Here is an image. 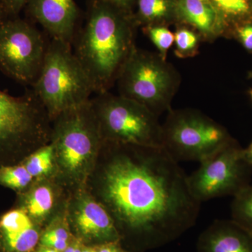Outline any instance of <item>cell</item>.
<instances>
[{"mask_svg": "<svg viewBox=\"0 0 252 252\" xmlns=\"http://www.w3.org/2000/svg\"><path fill=\"white\" fill-rule=\"evenodd\" d=\"M69 225L86 245L94 246L122 241V236L110 214L102 203L89 194L80 193L72 204Z\"/></svg>", "mask_w": 252, "mask_h": 252, "instance_id": "cell-11", "label": "cell"}, {"mask_svg": "<svg viewBox=\"0 0 252 252\" xmlns=\"http://www.w3.org/2000/svg\"><path fill=\"white\" fill-rule=\"evenodd\" d=\"M149 38L154 46L159 51L162 59L166 60L167 51L175 42V34L165 27H151L149 28Z\"/></svg>", "mask_w": 252, "mask_h": 252, "instance_id": "cell-23", "label": "cell"}, {"mask_svg": "<svg viewBox=\"0 0 252 252\" xmlns=\"http://www.w3.org/2000/svg\"><path fill=\"white\" fill-rule=\"evenodd\" d=\"M176 51L178 56H190L196 50L198 37L190 30L182 28L175 34Z\"/></svg>", "mask_w": 252, "mask_h": 252, "instance_id": "cell-24", "label": "cell"}, {"mask_svg": "<svg viewBox=\"0 0 252 252\" xmlns=\"http://www.w3.org/2000/svg\"><path fill=\"white\" fill-rule=\"evenodd\" d=\"M41 233L23 209L10 210L0 218V252H34Z\"/></svg>", "mask_w": 252, "mask_h": 252, "instance_id": "cell-13", "label": "cell"}, {"mask_svg": "<svg viewBox=\"0 0 252 252\" xmlns=\"http://www.w3.org/2000/svg\"><path fill=\"white\" fill-rule=\"evenodd\" d=\"M231 220L252 235V184L233 196Z\"/></svg>", "mask_w": 252, "mask_h": 252, "instance_id": "cell-20", "label": "cell"}, {"mask_svg": "<svg viewBox=\"0 0 252 252\" xmlns=\"http://www.w3.org/2000/svg\"><path fill=\"white\" fill-rule=\"evenodd\" d=\"M34 180H40L51 175L56 170L54 148L49 143L39 147L21 162Z\"/></svg>", "mask_w": 252, "mask_h": 252, "instance_id": "cell-18", "label": "cell"}, {"mask_svg": "<svg viewBox=\"0 0 252 252\" xmlns=\"http://www.w3.org/2000/svg\"><path fill=\"white\" fill-rule=\"evenodd\" d=\"M225 24L235 25L236 31L252 23V0H209Z\"/></svg>", "mask_w": 252, "mask_h": 252, "instance_id": "cell-17", "label": "cell"}, {"mask_svg": "<svg viewBox=\"0 0 252 252\" xmlns=\"http://www.w3.org/2000/svg\"><path fill=\"white\" fill-rule=\"evenodd\" d=\"M243 149L234 139L200 162L198 168L188 176L189 188L199 202L235 196L251 184L252 165L244 160Z\"/></svg>", "mask_w": 252, "mask_h": 252, "instance_id": "cell-10", "label": "cell"}, {"mask_svg": "<svg viewBox=\"0 0 252 252\" xmlns=\"http://www.w3.org/2000/svg\"><path fill=\"white\" fill-rule=\"evenodd\" d=\"M30 17L39 23L50 39L72 44L79 10L74 0H28Z\"/></svg>", "mask_w": 252, "mask_h": 252, "instance_id": "cell-12", "label": "cell"}, {"mask_svg": "<svg viewBox=\"0 0 252 252\" xmlns=\"http://www.w3.org/2000/svg\"><path fill=\"white\" fill-rule=\"evenodd\" d=\"M51 123L32 90L18 97L0 90V166L49 143Z\"/></svg>", "mask_w": 252, "mask_h": 252, "instance_id": "cell-5", "label": "cell"}, {"mask_svg": "<svg viewBox=\"0 0 252 252\" xmlns=\"http://www.w3.org/2000/svg\"><path fill=\"white\" fill-rule=\"evenodd\" d=\"M243 157L245 161L252 165V142L247 148H243Z\"/></svg>", "mask_w": 252, "mask_h": 252, "instance_id": "cell-30", "label": "cell"}, {"mask_svg": "<svg viewBox=\"0 0 252 252\" xmlns=\"http://www.w3.org/2000/svg\"><path fill=\"white\" fill-rule=\"evenodd\" d=\"M235 33L245 49L252 51V23L238 28Z\"/></svg>", "mask_w": 252, "mask_h": 252, "instance_id": "cell-26", "label": "cell"}, {"mask_svg": "<svg viewBox=\"0 0 252 252\" xmlns=\"http://www.w3.org/2000/svg\"><path fill=\"white\" fill-rule=\"evenodd\" d=\"M94 247L96 252H130L123 247L122 241L109 242Z\"/></svg>", "mask_w": 252, "mask_h": 252, "instance_id": "cell-27", "label": "cell"}, {"mask_svg": "<svg viewBox=\"0 0 252 252\" xmlns=\"http://www.w3.org/2000/svg\"><path fill=\"white\" fill-rule=\"evenodd\" d=\"M74 235L71 233L69 221L64 218L54 220L41 233L39 246L54 249L63 252L67 248Z\"/></svg>", "mask_w": 252, "mask_h": 252, "instance_id": "cell-19", "label": "cell"}, {"mask_svg": "<svg viewBox=\"0 0 252 252\" xmlns=\"http://www.w3.org/2000/svg\"><path fill=\"white\" fill-rule=\"evenodd\" d=\"M180 75L160 55L134 48L118 76L119 94L143 104L156 115L171 110Z\"/></svg>", "mask_w": 252, "mask_h": 252, "instance_id": "cell-6", "label": "cell"}, {"mask_svg": "<svg viewBox=\"0 0 252 252\" xmlns=\"http://www.w3.org/2000/svg\"><path fill=\"white\" fill-rule=\"evenodd\" d=\"M137 4L139 19L144 23L162 19L170 11L169 0H137Z\"/></svg>", "mask_w": 252, "mask_h": 252, "instance_id": "cell-22", "label": "cell"}, {"mask_svg": "<svg viewBox=\"0 0 252 252\" xmlns=\"http://www.w3.org/2000/svg\"><path fill=\"white\" fill-rule=\"evenodd\" d=\"M34 179L22 163L0 166V185L16 191L28 190Z\"/></svg>", "mask_w": 252, "mask_h": 252, "instance_id": "cell-21", "label": "cell"}, {"mask_svg": "<svg viewBox=\"0 0 252 252\" xmlns=\"http://www.w3.org/2000/svg\"><path fill=\"white\" fill-rule=\"evenodd\" d=\"M250 94H251V97H252V91H251V93H250Z\"/></svg>", "mask_w": 252, "mask_h": 252, "instance_id": "cell-35", "label": "cell"}, {"mask_svg": "<svg viewBox=\"0 0 252 252\" xmlns=\"http://www.w3.org/2000/svg\"><path fill=\"white\" fill-rule=\"evenodd\" d=\"M7 17L6 16V14H5L4 10H3L2 7H1V5H0V21L1 20L4 19V18Z\"/></svg>", "mask_w": 252, "mask_h": 252, "instance_id": "cell-33", "label": "cell"}, {"mask_svg": "<svg viewBox=\"0 0 252 252\" xmlns=\"http://www.w3.org/2000/svg\"><path fill=\"white\" fill-rule=\"evenodd\" d=\"M198 252H252V235L230 220H216L199 237Z\"/></svg>", "mask_w": 252, "mask_h": 252, "instance_id": "cell-14", "label": "cell"}, {"mask_svg": "<svg viewBox=\"0 0 252 252\" xmlns=\"http://www.w3.org/2000/svg\"><path fill=\"white\" fill-rule=\"evenodd\" d=\"M125 11L106 0L91 3L84 27L76 32L73 52L89 77L94 92H107L128 59L134 44Z\"/></svg>", "mask_w": 252, "mask_h": 252, "instance_id": "cell-2", "label": "cell"}, {"mask_svg": "<svg viewBox=\"0 0 252 252\" xmlns=\"http://www.w3.org/2000/svg\"><path fill=\"white\" fill-rule=\"evenodd\" d=\"M91 102L104 142L162 147V124L143 104L109 91Z\"/></svg>", "mask_w": 252, "mask_h": 252, "instance_id": "cell-7", "label": "cell"}, {"mask_svg": "<svg viewBox=\"0 0 252 252\" xmlns=\"http://www.w3.org/2000/svg\"><path fill=\"white\" fill-rule=\"evenodd\" d=\"M51 140L56 170L72 186H83L94 170L103 146L91 99L69 109L53 121Z\"/></svg>", "mask_w": 252, "mask_h": 252, "instance_id": "cell-3", "label": "cell"}, {"mask_svg": "<svg viewBox=\"0 0 252 252\" xmlns=\"http://www.w3.org/2000/svg\"><path fill=\"white\" fill-rule=\"evenodd\" d=\"M83 252H96V251L95 250H94V246H89V245H85L84 250H83Z\"/></svg>", "mask_w": 252, "mask_h": 252, "instance_id": "cell-32", "label": "cell"}, {"mask_svg": "<svg viewBox=\"0 0 252 252\" xmlns=\"http://www.w3.org/2000/svg\"><path fill=\"white\" fill-rule=\"evenodd\" d=\"M85 245V244L83 243L80 239L74 235L67 248L63 252H83V250H84Z\"/></svg>", "mask_w": 252, "mask_h": 252, "instance_id": "cell-28", "label": "cell"}, {"mask_svg": "<svg viewBox=\"0 0 252 252\" xmlns=\"http://www.w3.org/2000/svg\"><path fill=\"white\" fill-rule=\"evenodd\" d=\"M248 78L249 79H252V71H251V72H249Z\"/></svg>", "mask_w": 252, "mask_h": 252, "instance_id": "cell-34", "label": "cell"}, {"mask_svg": "<svg viewBox=\"0 0 252 252\" xmlns=\"http://www.w3.org/2000/svg\"><path fill=\"white\" fill-rule=\"evenodd\" d=\"M32 87L51 122L65 111L90 100L94 93L72 44L51 39L40 72Z\"/></svg>", "mask_w": 252, "mask_h": 252, "instance_id": "cell-4", "label": "cell"}, {"mask_svg": "<svg viewBox=\"0 0 252 252\" xmlns=\"http://www.w3.org/2000/svg\"><path fill=\"white\" fill-rule=\"evenodd\" d=\"M177 8L186 22L207 38L216 36L223 30L221 18L208 0H180Z\"/></svg>", "mask_w": 252, "mask_h": 252, "instance_id": "cell-15", "label": "cell"}, {"mask_svg": "<svg viewBox=\"0 0 252 252\" xmlns=\"http://www.w3.org/2000/svg\"><path fill=\"white\" fill-rule=\"evenodd\" d=\"M48 42L26 20L4 18L0 21V69L20 84L32 86L42 67Z\"/></svg>", "mask_w": 252, "mask_h": 252, "instance_id": "cell-9", "label": "cell"}, {"mask_svg": "<svg viewBox=\"0 0 252 252\" xmlns=\"http://www.w3.org/2000/svg\"><path fill=\"white\" fill-rule=\"evenodd\" d=\"M168 112L162 125V148L177 162H202L234 140L223 126L198 110Z\"/></svg>", "mask_w": 252, "mask_h": 252, "instance_id": "cell-8", "label": "cell"}, {"mask_svg": "<svg viewBox=\"0 0 252 252\" xmlns=\"http://www.w3.org/2000/svg\"><path fill=\"white\" fill-rule=\"evenodd\" d=\"M28 0H0V5L7 17H17Z\"/></svg>", "mask_w": 252, "mask_h": 252, "instance_id": "cell-25", "label": "cell"}, {"mask_svg": "<svg viewBox=\"0 0 252 252\" xmlns=\"http://www.w3.org/2000/svg\"><path fill=\"white\" fill-rule=\"evenodd\" d=\"M34 252H60L57 250H54L49 248H46V247L39 246V248L36 249V251Z\"/></svg>", "mask_w": 252, "mask_h": 252, "instance_id": "cell-31", "label": "cell"}, {"mask_svg": "<svg viewBox=\"0 0 252 252\" xmlns=\"http://www.w3.org/2000/svg\"><path fill=\"white\" fill-rule=\"evenodd\" d=\"M99 195L122 236L144 248L170 243L195 225L201 203L188 175L162 147L104 142Z\"/></svg>", "mask_w": 252, "mask_h": 252, "instance_id": "cell-1", "label": "cell"}, {"mask_svg": "<svg viewBox=\"0 0 252 252\" xmlns=\"http://www.w3.org/2000/svg\"><path fill=\"white\" fill-rule=\"evenodd\" d=\"M106 1H109L111 4H114V6H117L119 9L126 12L130 9L133 0H106Z\"/></svg>", "mask_w": 252, "mask_h": 252, "instance_id": "cell-29", "label": "cell"}, {"mask_svg": "<svg viewBox=\"0 0 252 252\" xmlns=\"http://www.w3.org/2000/svg\"><path fill=\"white\" fill-rule=\"evenodd\" d=\"M23 209L30 217L38 223L46 221L54 212L57 203L56 189L47 182L36 184L23 195Z\"/></svg>", "mask_w": 252, "mask_h": 252, "instance_id": "cell-16", "label": "cell"}]
</instances>
